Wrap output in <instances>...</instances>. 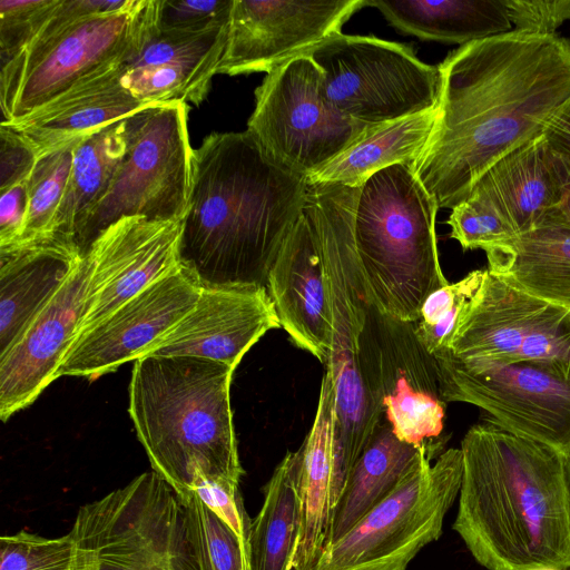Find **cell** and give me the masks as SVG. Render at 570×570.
Instances as JSON below:
<instances>
[{"mask_svg":"<svg viewBox=\"0 0 570 570\" xmlns=\"http://www.w3.org/2000/svg\"><path fill=\"white\" fill-rule=\"evenodd\" d=\"M439 69L435 126L413 170L452 209L570 99V39L511 30L460 46Z\"/></svg>","mask_w":570,"mask_h":570,"instance_id":"1","label":"cell"},{"mask_svg":"<svg viewBox=\"0 0 570 570\" xmlns=\"http://www.w3.org/2000/svg\"><path fill=\"white\" fill-rule=\"evenodd\" d=\"M307 178L246 130L212 132L194 149L180 262L202 285L266 286L304 213Z\"/></svg>","mask_w":570,"mask_h":570,"instance_id":"2","label":"cell"},{"mask_svg":"<svg viewBox=\"0 0 570 570\" xmlns=\"http://www.w3.org/2000/svg\"><path fill=\"white\" fill-rule=\"evenodd\" d=\"M453 529L488 570L570 569L564 456L488 421L461 442Z\"/></svg>","mask_w":570,"mask_h":570,"instance_id":"3","label":"cell"},{"mask_svg":"<svg viewBox=\"0 0 570 570\" xmlns=\"http://www.w3.org/2000/svg\"><path fill=\"white\" fill-rule=\"evenodd\" d=\"M235 367L194 356L134 362L129 415L153 471L186 500L198 476L239 484L230 406Z\"/></svg>","mask_w":570,"mask_h":570,"instance_id":"4","label":"cell"},{"mask_svg":"<svg viewBox=\"0 0 570 570\" xmlns=\"http://www.w3.org/2000/svg\"><path fill=\"white\" fill-rule=\"evenodd\" d=\"M357 189L358 186L308 183L305 206L321 250L332 314V347L325 370L333 382L342 493L384 416L365 346L371 305L353 240Z\"/></svg>","mask_w":570,"mask_h":570,"instance_id":"5","label":"cell"},{"mask_svg":"<svg viewBox=\"0 0 570 570\" xmlns=\"http://www.w3.org/2000/svg\"><path fill=\"white\" fill-rule=\"evenodd\" d=\"M156 14L157 0H59L35 35L1 61V124L16 122L134 58Z\"/></svg>","mask_w":570,"mask_h":570,"instance_id":"6","label":"cell"},{"mask_svg":"<svg viewBox=\"0 0 570 570\" xmlns=\"http://www.w3.org/2000/svg\"><path fill=\"white\" fill-rule=\"evenodd\" d=\"M438 209L406 164L381 169L358 186L354 247L367 299L381 315L415 323L426 297L449 284L439 259Z\"/></svg>","mask_w":570,"mask_h":570,"instance_id":"7","label":"cell"},{"mask_svg":"<svg viewBox=\"0 0 570 570\" xmlns=\"http://www.w3.org/2000/svg\"><path fill=\"white\" fill-rule=\"evenodd\" d=\"M69 533L80 570H199L184 504L155 471L81 505Z\"/></svg>","mask_w":570,"mask_h":570,"instance_id":"8","label":"cell"},{"mask_svg":"<svg viewBox=\"0 0 570 570\" xmlns=\"http://www.w3.org/2000/svg\"><path fill=\"white\" fill-rule=\"evenodd\" d=\"M426 442L391 493L350 531L331 543L314 570H406L412 559L443 530L459 495L461 449L443 451Z\"/></svg>","mask_w":570,"mask_h":570,"instance_id":"9","label":"cell"},{"mask_svg":"<svg viewBox=\"0 0 570 570\" xmlns=\"http://www.w3.org/2000/svg\"><path fill=\"white\" fill-rule=\"evenodd\" d=\"M188 111V104L173 101L127 118L126 154L75 235L82 254L106 227L121 217L183 219L194 153Z\"/></svg>","mask_w":570,"mask_h":570,"instance_id":"10","label":"cell"},{"mask_svg":"<svg viewBox=\"0 0 570 570\" xmlns=\"http://www.w3.org/2000/svg\"><path fill=\"white\" fill-rule=\"evenodd\" d=\"M324 99L344 116L382 125L439 106V66L421 61L402 43L337 33L312 48Z\"/></svg>","mask_w":570,"mask_h":570,"instance_id":"11","label":"cell"},{"mask_svg":"<svg viewBox=\"0 0 570 570\" xmlns=\"http://www.w3.org/2000/svg\"><path fill=\"white\" fill-rule=\"evenodd\" d=\"M432 357L445 403L478 406L501 429L570 455V377L531 361Z\"/></svg>","mask_w":570,"mask_h":570,"instance_id":"12","label":"cell"},{"mask_svg":"<svg viewBox=\"0 0 570 570\" xmlns=\"http://www.w3.org/2000/svg\"><path fill=\"white\" fill-rule=\"evenodd\" d=\"M372 126L344 116L324 99L321 70L304 55L268 72L256 88L247 131L272 158L307 178Z\"/></svg>","mask_w":570,"mask_h":570,"instance_id":"13","label":"cell"},{"mask_svg":"<svg viewBox=\"0 0 570 570\" xmlns=\"http://www.w3.org/2000/svg\"><path fill=\"white\" fill-rule=\"evenodd\" d=\"M367 0H234L217 73L271 72L341 33Z\"/></svg>","mask_w":570,"mask_h":570,"instance_id":"14","label":"cell"},{"mask_svg":"<svg viewBox=\"0 0 570 570\" xmlns=\"http://www.w3.org/2000/svg\"><path fill=\"white\" fill-rule=\"evenodd\" d=\"M202 286L181 264L78 336L58 379L96 380L146 356L194 306Z\"/></svg>","mask_w":570,"mask_h":570,"instance_id":"15","label":"cell"},{"mask_svg":"<svg viewBox=\"0 0 570 570\" xmlns=\"http://www.w3.org/2000/svg\"><path fill=\"white\" fill-rule=\"evenodd\" d=\"M365 337L372 381L394 435L414 446L436 439L445 402L433 357L419 343L414 323L385 317L371 306Z\"/></svg>","mask_w":570,"mask_h":570,"instance_id":"16","label":"cell"},{"mask_svg":"<svg viewBox=\"0 0 570 570\" xmlns=\"http://www.w3.org/2000/svg\"><path fill=\"white\" fill-rule=\"evenodd\" d=\"M181 219L125 216L94 239L83 254L89 279L76 338L181 265Z\"/></svg>","mask_w":570,"mask_h":570,"instance_id":"17","label":"cell"},{"mask_svg":"<svg viewBox=\"0 0 570 570\" xmlns=\"http://www.w3.org/2000/svg\"><path fill=\"white\" fill-rule=\"evenodd\" d=\"M89 279L83 255L60 288L0 354V417L30 405L58 379L78 333Z\"/></svg>","mask_w":570,"mask_h":570,"instance_id":"18","label":"cell"},{"mask_svg":"<svg viewBox=\"0 0 570 570\" xmlns=\"http://www.w3.org/2000/svg\"><path fill=\"white\" fill-rule=\"evenodd\" d=\"M279 327L266 286L203 285L194 306L146 356H194L236 368L261 337Z\"/></svg>","mask_w":570,"mask_h":570,"instance_id":"19","label":"cell"},{"mask_svg":"<svg viewBox=\"0 0 570 570\" xmlns=\"http://www.w3.org/2000/svg\"><path fill=\"white\" fill-rule=\"evenodd\" d=\"M266 288L281 327L296 346L325 365L332 347V314L317 237L305 209L268 273Z\"/></svg>","mask_w":570,"mask_h":570,"instance_id":"20","label":"cell"},{"mask_svg":"<svg viewBox=\"0 0 570 570\" xmlns=\"http://www.w3.org/2000/svg\"><path fill=\"white\" fill-rule=\"evenodd\" d=\"M297 450L299 527L289 570H314L331 544L341 498L334 391L327 370L313 424Z\"/></svg>","mask_w":570,"mask_h":570,"instance_id":"21","label":"cell"},{"mask_svg":"<svg viewBox=\"0 0 570 570\" xmlns=\"http://www.w3.org/2000/svg\"><path fill=\"white\" fill-rule=\"evenodd\" d=\"M122 68L124 63L96 73L6 126L18 131L39 158L151 107L121 86Z\"/></svg>","mask_w":570,"mask_h":570,"instance_id":"22","label":"cell"},{"mask_svg":"<svg viewBox=\"0 0 570 570\" xmlns=\"http://www.w3.org/2000/svg\"><path fill=\"white\" fill-rule=\"evenodd\" d=\"M560 308L488 271L449 346L441 351L459 360L517 361L525 337Z\"/></svg>","mask_w":570,"mask_h":570,"instance_id":"23","label":"cell"},{"mask_svg":"<svg viewBox=\"0 0 570 570\" xmlns=\"http://www.w3.org/2000/svg\"><path fill=\"white\" fill-rule=\"evenodd\" d=\"M82 256L72 237L58 233L0 248V354L13 344Z\"/></svg>","mask_w":570,"mask_h":570,"instance_id":"24","label":"cell"},{"mask_svg":"<svg viewBox=\"0 0 570 570\" xmlns=\"http://www.w3.org/2000/svg\"><path fill=\"white\" fill-rule=\"evenodd\" d=\"M569 181L568 168L542 134L493 164L471 191L489 198L519 235L559 206Z\"/></svg>","mask_w":570,"mask_h":570,"instance_id":"25","label":"cell"},{"mask_svg":"<svg viewBox=\"0 0 570 570\" xmlns=\"http://www.w3.org/2000/svg\"><path fill=\"white\" fill-rule=\"evenodd\" d=\"M484 252L492 275L570 311V224L549 212L532 229Z\"/></svg>","mask_w":570,"mask_h":570,"instance_id":"26","label":"cell"},{"mask_svg":"<svg viewBox=\"0 0 570 570\" xmlns=\"http://www.w3.org/2000/svg\"><path fill=\"white\" fill-rule=\"evenodd\" d=\"M397 30L460 46L509 32L504 0H367Z\"/></svg>","mask_w":570,"mask_h":570,"instance_id":"27","label":"cell"},{"mask_svg":"<svg viewBox=\"0 0 570 570\" xmlns=\"http://www.w3.org/2000/svg\"><path fill=\"white\" fill-rule=\"evenodd\" d=\"M436 115L438 108L372 126L307 181L357 187L386 167L406 164L413 168L429 144Z\"/></svg>","mask_w":570,"mask_h":570,"instance_id":"28","label":"cell"},{"mask_svg":"<svg viewBox=\"0 0 570 570\" xmlns=\"http://www.w3.org/2000/svg\"><path fill=\"white\" fill-rule=\"evenodd\" d=\"M421 446L400 441L386 420L354 464L338 501L331 543L350 531L396 487Z\"/></svg>","mask_w":570,"mask_h":570,"instance_id":"29","label":"cell"},{"mask_svg":"<svg viewBox=\"0 0 570 570\" xmlns=\"http://www.w3.org/2000/svg\"><path fill=\"white\" fill-rule=\"evenodd\" d=\"M299 453L288 451L264 488V501L250 521V570H289L299 527Z\"/></svg>","mask_w":570,"mask_h":570,"instance_id":"30","label":"cell"},{"mask_svg":"<svg viewBox=\"0 0 570 570\" xmlns=\"http://www.w3.org/2000/svg\"><path fill=\"white\" fill-rule=\"evenodd\" d=\"M127 149V118L79 141L68 187L55 219V233L75 239L78 226L106 191Z\"/></svg>","mask_w":570,"mask_h":570,"instance_id":"31","label":"cell"},{"mask_svg":"<svg viewBox=\"0 0 570 570\" xmlns=\"http://www.w3.org/2000/svg\"><path fill=\"white\" fill-rule=\"evenodd\" d=\"M80 140L82 139L37 159L27 180L26 219L21 238L17 244L56 234V215L68 187L75 149Z\"/></svg>","mask_w":570,"mask_h":570,"instance_id":"32","label":"cell"},{"mask_svg":"<svg viewBox=\"0 0 570 570\" xmlns=\"http://www.w3.org/2000/svg\"><path fill=\"white\" fill-rule=\"evenodd\" d=\"M181 502L199 570H250L247 543L223 519L195 492Z\"/></svg>","mask_w":570,"mask_h":570,"instance_id":"33","label":"cell"},{"mask_svg":"<svg viewBox=\"0 0 570 570\" xmlns=\"http://www.w3.org/2000/svg\"><path fill=\"white\" fill-rule=\"evenodd\" d=\"M488 269H475L463 278L431 293L424 301L414 334L422 347L434 355L449 346L453 334L480 291Z\"/></svg>","mask_w":570,"mask_h":570,"instance_id":"34","label":"cell"},{"mask_svg":"<svg viewBox=\"0 0 570 570\" xmlns=\"http://www.w3.org/2000/svg\"><path fill=\"white\" fill-rule=\"evenodd\" d=\"M0 570H80L70 533L45 538L24 530L0 539Z\"/></svg>","mask_w":570,"mask_h":570,"instance_id":"35","label":"cell"},{"mask_svg":"<svg viewBox=\"0 0 570 570\" xmlns=\"http://www.w3.org/2000/svg\"><path fill=\"white\" fill-rule=\"evenodd\" d=\"M446 223L451 228L450 237L463 249L485 250L517 235L494 204L475 191L451 209Z\"/></svg>","mask_w":570,"mask_h":570,"instance_id":"36","label":"cell"},{"mask_svg":"<svg viewBox=\"0 0 570 570\" xmlns=\"http://www.w3.org/2000/svg\"><path fill=\"white\" fill-rule=\"evenodd\" d=\"M234 0H157L156 27L196 32L229 21Z\"/></svg>","mask_w":570,"mask_h":570,"instance_id":"37","label":"cell"},{"mask_svg":"<svg viewBox=\"0 0 570 570\" xmlns=\"http://www.w3.org/2000/svg\"><path fill=\"white\" fill-rule=\"evenodd\" d=\"M59 0H0V58L11 57L38 30Z\"/></svg>","mask_w":570,"mask_h":570,"instance_id":"38","label":"cell"},{"mask_svg":"<svg viewBox=\"0 0 570 570\" xmlns=\"http://www.w3.org/2000/svg\"><path fill=\"white\" fill-rule=\"evenodd\" d=\"M238 485L198 476L194 492L248 546L250 520Z\"/></svg>","mask_w":570,"mask_h":570,"instance_id":"39","label":"cell"},{"mask_svg":"<svg viewBox=\"0 0 570 570\" xmlns=\"http://www.w3.org/2000/svg\"><path fill=\"white\" fill-rule=\"evenodd\" d=\"M513 30L554 35L570 20V0H504Z\"/></svg>","mask_w":570,"mask_h":570,"instance_id":"40","label":"cell"},{"mask_svg":"<svg viewBox=\"0 0 570 570\" xmlns=\"http://www.w3.org/2000/svg\"><path fill=\"white\" fill-rule=\"evenodd\" d=\"M37 159L30 144L18 131L0 124V190L27 180Z\"/></svg>","mask_w":570,"mask_h":570,"instance_id":"41","label":"cell"},{"mask_svg":"<svg viewBox=\"0 0 570 570\" xmlns=\"http://www.w3.org/2000/svg\"><path fill=\"white\" fill-rule=\"evenodd\" d=\"M27 180L0 190V248L10 247L21 238L27 212Z\"/></svg>","mask_w":570,"mask_h":570,"instance_id":"42","label":"cell"},{"mask_svg":"<svg viewBox=\"0 0 570 570\" xmlns=\"http://www.w3.org/2000/svg\"><path fill=\"white\" fill-rule=\"evenodd\" d=\"M543 135L570 173V99L549 120Z\"/></svg>","mask_w":570,"mask_h":570,"instance_id":"43","label":"cell"},{"mask_svg":"<svg viewBox=\"0 0 570 570\" xmlns=\"http://www.w3.org/2000/svg\"><path fill=\"white\" fill-rule=\"evenodd\" d=\"M551 213L563 222L570 224V181L562 202L557 208L552 209Z\"/></svg>","mask_w":570,"mask_h":570,"instance_id":"44","label":"cell"},{"mask_svg":"<svg viewBox=\"0 0 570 570\" xmlns=\"http://www.w3.org/2000/svg\"><path fill=\"white\" fill-rule=\"evenodd\" d=\"M564 465H566V475H567L569 500H570V455L564 459Z\"/></svg>","mask_w":570,"mask_h":570,"instance_id":"45","label":"cell"},{"mask_svg":"<svg viewBox=\"0 0 570 570\" xmlns=\"http://www.w3.org/2000/svg\"><path fill=\"white\" fill-rule=\"evenodd\" d=\"M538 570H554V569H538Z\"/></svg>","mask_w":570,"mask_h":570,"instance_id":"46","label":"cell"}]
</instances>
